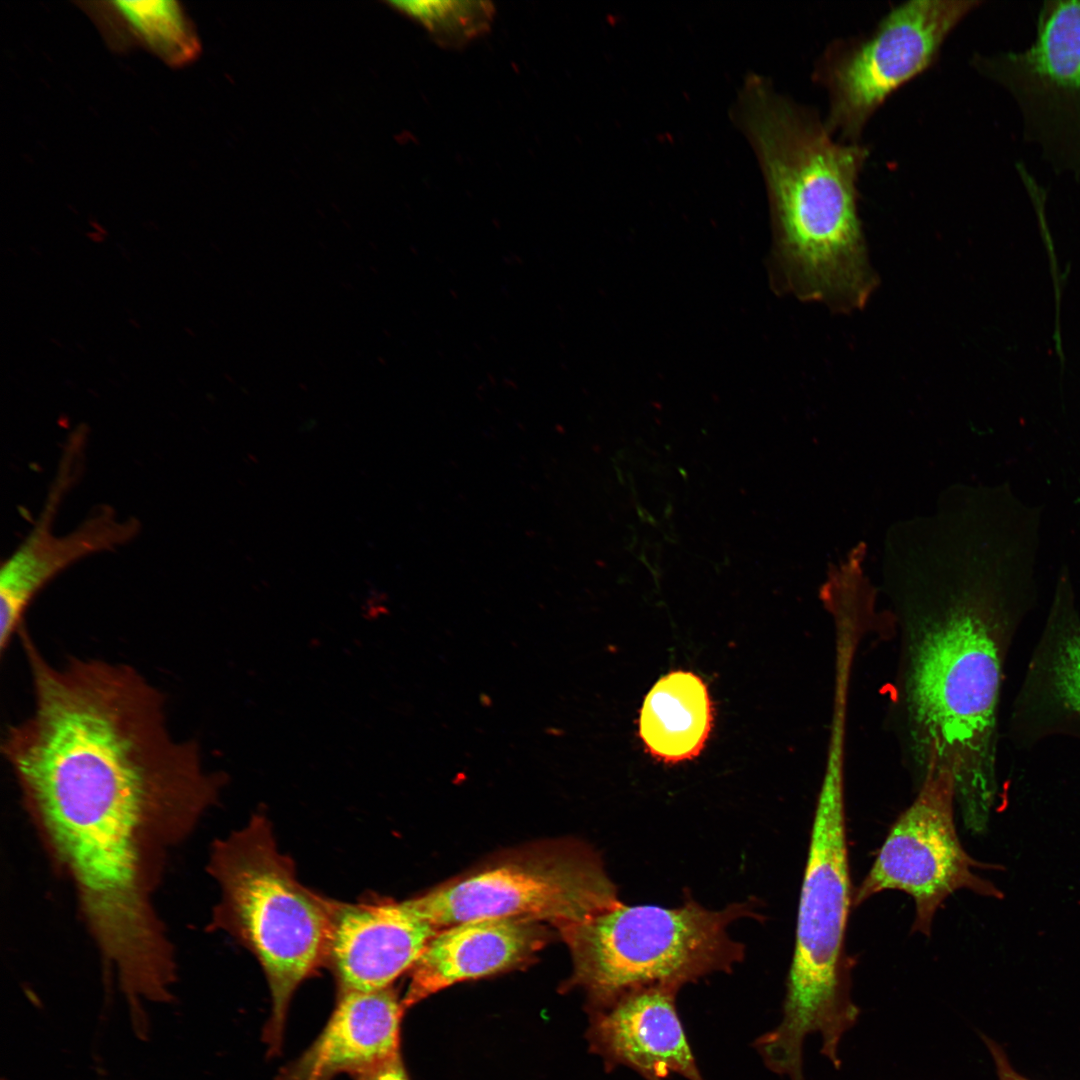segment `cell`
Listing matches in <instances>:
<instances>
[{
  "instance_id": "cell-12",
  "label": "cell",
  "mask_w": 1080,
  "mask_h": 1080,
  "mask_svg": "<svg viewBox=\"0 0 1080 1080\" xmlns=\"http://www.w3.org/2000/svg\"><path fill=\"white\" fill-rule=\"evenodd\" d=\"M1080 740V611L1063 578L1014 697L1007 737L1028 750L1052 737Z\"/></svg>"
},
{
  "instance_id": "cell-17",
  "label": "cell",
  "mask_w": 1080,
  "mask_h": 1080,
  "mask_svg": "<svg viewBox=\"0 0 1080 1080\" xmlns=\"http://www.w3.org/2000/svg\"><path fill=\"white\" fill-rule=\"evenodd\" d=\"M114 49L142 48L165 64L181 67L200 52V41L178 1H91L79 3Z\"/></svg>"
},
{
  "instance_id": "cell-5",
  "label": "cell",
  "mask_w": 1080,
  "mask_h": 1080,
  "mask_svg": "<svg viewBox=\"0 0 1080 1080\" xmlns=\"http://www.w3.org/2000/svg\"><path fill=\"white\" fill-rule=\"evenodd\" d=\"M213 872L223 891L219 921L255 956L267 979L272 1006L265 1036L276 1050L294 992L325 964L332 899L298 880L263 814L219 844Z\"/></svg>"
},
{
  "instance_id": "cell-4",
  "label": "cell",
  "mask_w": 1080,
  "mask_h": 1080,
  "mask_svg": "<svg viewBox=\"0 0 1080 1080\" xmlns=\"http://www.w3.org/2000/svg\"><path fill=\"white\" fill-rule=\"evenodd\" d=\"M844 772L825 770L812 823L782 1017L753 1042L764 1065L789 1080L803 1078V1044L819 1034L821 1053L839 1069L843 1036L860 1010L851 997L845 952L853 900L846 840Z\"/></svg>"
},
{
  "instance_id": "cell-15",
  "label": "cell",
  "mask_w": 1080,
  "mask_h": 1080,
  "mask_svg": "<svg viewBox=\"0 0 1080 1080\" xmlns=\"http://www.w3.org/2000/svg\"><path fill=\"white\" fill-rule=\"evenodd\" d=\"M548 938L541 922L479 919L439 930L411 968L404 1009L455 983L513 968Z\"/></svg>"
},
{
  "instance_id": "cell-20",
  "label": "cell",
  "mask_w": 1080,
  "mask_h": 1080,
  "mask_svg": "<svg viewBox=\"0 0 1080 1080\" xmlns=\"http://www.w3.org/2000/svg\"><path fill=\"white\" fill-rule=\"evenodd\" d=\"M353 1077L355 1080H409L400 1054Z\"/></svg>"
},
{
  "instance_id": "cell-18",
  "label": "cell",
  "mask_w": 1080,
  "mask_h": 1080,
  "mask_svg": "<svg viewBox=\"0 0 1080 1080\" xmlns=\"http://www.w3.org/2000/svg\"><path fill=\"white\" fill-rule=\"evenodd\" d=\"M711 724V701L702 679L674 671L660 678L645 697L639 734L651 755L673 763L701 752Z\"/></svg>"
},
{
  "instance_id": "cell-7",
  "label": "cell",
  "mask_w": 1080,
  "mask_h": 1080,
  "mask_svg": "<svg viewBox=\"0 0 1080 1080\" xmlns=\"http://www.w3.org/2000/svg\"><path fill=\"white\" fill-rule=\"evenodd\" d=\"M438 929L479 919L582 922L620 902L598 855L576 843L534 847L410 899Z\"/></svg>"
},
{
  "instance_id": "cell-3",
  "label": "cell",
  "mask_w": 1080,
  "mask_h": 1080,
  "mask_svg": "<svg viewBox=\"0 0 1080 1080\" xmlns=\"http://www.w3.org/2000/svg\"><path fill=\"white\" fill-rule=\"evenodd\" d=\"M741 117L772 204L788 287L838 313L862 309L877 286L858 214L862 144L837 140L825 120L751 78Z\"/></svg>"
},
{
  "instance_id": "cell-21",
  "label": "cell",
  "mask_w": 1080,
  "mask_h": 1080,
  "mask_svg": "<svg viewBox=\"0 0 1080 1080\" xmlns=\"http://www.w3.org/2000/svg\"><path fill=\"white\" fill-rule=\"evenodd\" d=\"M982 1039L994 1061L998 1080H1030L1012 1066L1007 1054L998 1043L985 1035H982Z\"/></svg>"
},
{
  "instance_id": "cell-6",
  "label": "cell",
  "mask_w": 1080,
  "mask_h": 1080,
  "mask_svg": "<svg viewBox=\"0 0 1080 1080\" xmlns=\"http://www.w3.org/2000/svg\"><path fill=\"white\" fill-rule=\"evenodd\" d=\"M754 913L750 902L720 910L687 899L672 908L621 901L582 922L558 927L573 960V981L596 1009L647 987L677 989L717 972H730L744 957L728 933Z\"/></svg>"
},
{
  "instance_id": "cell-11",
  "label": "cell",
  "mask_w": 1080,
  "mask_h": 1080,
  "mask_svg": "<svg viewBox=\"0 0 1080 1080\" xmlns=\"http://www.w3.org/2000/svg\"><path fill=\"white\" fill-rule=\"evenodd\" d=\"M84 440L75 434L65 447L59 471L45 506L23 541L2 562L0 571V651L3 655L23 626L24 614L35 596L58 574L89 555L130 542L140 525L134 518L119 520L108 506L91 513L66 535L52 533L59 503L76 479Z\"/></svg>"
},
{
  "instance_id": "cell-16",
  "label": "cell",
  "mask_w": 1080,
  "mask_h": 1080,
  "mask_svg": "<svg viewBox=\"0 0 1080 1080\" xmlns=\"http://www.w3.org/2000/svg\"><path fill=\"white\" fill-rule=\"evenodd\" d=\"M404 1007L392 987L377 991H339L326 1026L278 1080H332L352 1076L400 1054Z\"/></svg>"
},
{
  "instance_id": "cell-8",
  "label": "cell",
  "mask_w": 1080,
  "mask_h": 1080,
  "mask_svg": "<svg viewBox=\"0 0 1080 1080\" xmlns=\"http://www.w3.org/2000/svg\"><path fill=\"white\" fill-rule=\"evenodd\" d=\"M982 2L909 0L893 7L865 35L831 42L816 80L826 89L828 129L858 143L883 101L931 65L950 32Z\"/></svg>"
},
{
  "instance_id": "cell-13",
  "label": "cell",
  "mask_w": 1080,
  "mask_h": 1080,
  "mask_svg": "<svg viewBox=\"0 0 1080 1080\" xmlns=\"http://www.w3.org/2000/svg\"><path fill=\"white\" fill-rule=\"evenodd\" d=\"M439 931L410 899L332 900L325 964L339 991H377L411 970Z\"/></svg>"
},
{
  "instance_id": "cell-19",
  "label": "cell",
  "mask_w": 1080,
  "mask_h": 1080,
  "mask_svg": "<svg viewBox=\"0 0 1080 1080\" xmlns=\"http://www.w3.org/2000/svg\"><path fill=\"white\" fill-rule=\"evenodd\" d=\"M394 9L421 25L440 47L459 49L486 34L495 6L484 0H424L390 2Z\"/></svg>"
},
{
  "instance_id": "cell-10",
  "label": "cell",
  "mask_w": 1080,
  "mask_h": 1080,
  "mask_svg": "<svg viewBox=\"0 0 1080 1080\" xmlns=\"http://www.w3.org/2000/svg\"><path fill=\"white\" fill-rule=\"evenodd\" d=\"M919 784L915 799L890 828L852 903L860 905L886 890L902 891L915 904L912 931L929 936L936 912L956 891L995 899L1003 893L976 872L987 865L973 859L960 842L952 775L929 773Z\"/></svg>"
},
{
  "instance_id": "cell-2",
  "label": "cell",
  "mask_w": 1080,
  "mask_h": 1080,
  "mask_svg": "<svg viewBox=\"0 0 1080 1080\" xmlns=\"http://www.w3.org/2000/svg\"><path fill=\"white\" fill-rule=\"evenodd\" d=\"M940 545L935 568L894 589L900 627L896 703L918 773L948 771L965 827L987 828L999 793L1004 668L1036 592L1029 568H999L967 545Z\"/></svg>"
},
{
  "instance_id": "cell-1",
  "label": "cell",
  "mask_w": 1080,
  "mask_h": 1080,
  "mask_svg": "<svg viewBox=\"0 0 1080 1080\" xmlns=\"http://www.w3.org/2000/svg\"><path fill=\"white\" fill-rule=\"evenodd\" d=\"M33 711L2 753L80 897L114 906L142 891V835L161 818H193L224 776L200 745L170 734L161 692L136 669L98 659L52 665L27 631Z\"/></svg>"
},
{
  "instance_id": "cell-9",
  "label": "cell",
  "mask_w": 1080,
  "mask_h": 1080,
  "mask_svg": "<svg viewBox=\"0 0 1080 1080\" xmlns=\"http://www.w3.org/2000/svg\"><path fill=\"white\" fill-rule=\"evenodd\" d=\"M977 72L1015 101L1024 138L1057 173L1080 182V1H1048L1021 51L976 54Z\"/></svg>"
},
{
  "instance_id": "cell-14",
  "label": "cell",
  "mask_w": 1080,
  "mask_h": 1080,
  "mask_svg": "<svg viewBox=\"0 0 1080 1080\" xmlns=\"http://www.w3.org/2000/svg\"><path fill=\"white\" fill-rule=\"evenodd\" d=\"M677 989L653 986L596 1009L589 1031L607 1066H625L644 1080H705L676 1006Z\"/></svg>"
}]
</instances>
